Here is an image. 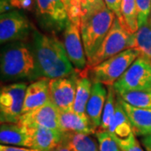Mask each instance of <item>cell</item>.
I'll return each instance as SVG.
<instances>
[{
  "label": "cell",
  "mask_w": 151,
  "mask_h": 151,
  "mask_svg": "<svg viewBox=\"0 0 151 151\" xmlns=\"http://www.w3.org/2000/svg\"><path fill=\"white\" fill-rule=\"evenodd\" d=\"M31 45L38 80L66 77L77 71L67 56L64 44L55 35L42 34L35 29Z\"/></svg>",
  "instance_id": "cell-1"
},
{
  "label": "cell",
  "mask_w": 151,
  "mask_h": 151,
  "mask_svg": "<svg viewBox=\"0 0 151 151\" xmlns=\"http://www.w3.org/2000/svg\"><path fill=\"white\" fill-rule=\"evenodd\" d=\"M0 72L3 81L38 80L32 45L25 40L5 44L1 50Z\"/></svg>",
  "instance_id": "cell-2"
},
{
  "label": "cell",
  "mask_w": 151,
  "mask_h": 151,
  "mask_svg": "<svg viewBox=\"0 0 151 151\" xmlns=\"http://www.w3.org/2000/svg\"><path fill=\"white\" fill-rule=\"evenodd\" d=\"M115 18V14L106 8L81 19L80 29L87 64L100 48L113 26Z\"/></svg>",
  "instance_id": "cell-3"
},
{
  "label": "cell",
  "mask_w": 151,
  "mask_h": 151,
  "mask_svg": "<svg viewBox=\"0 0 151 151\" xmlns=\"http://www.w3.org/2000/svg\"><path fill=\"white\" fill-rule=\"evenodd\" d=\"M139 56L138 50L128 49L98 65L88 68L87 73L92 81L100 82L104 86H113Z\"/></svg>",
  "instance_id": "cell-4"
},
{
  "label": "cell",
  "mask_w": 151,
  "mask_h": 151,
  "mask_svg": "<svg viewBox=\"0 0 151 151\" xmlns=\"http://www.w3.org/2000/svg\"><path fill=\"white\" fill-rule=\"evenodd\" d=\"M133 34L129 32L128 29L124 27L120 20L116 17L113 26L104 39L100 48L98 49L92 59L88 62L87 68L98 65L105 60L119 54L124 50L133 49Z\"/></svg>",
  "instance_id": "cell-5"
},
{
  "label": "cell",
  "mask_w": 151,
  "mask_h": 151,
  "mask_svg": "<svg viewBox=\"0 0 151 151\" xmlns=\"http://www.w3.org/2000/svg\"><path fill=\"white\" fill-rule=\"evenodd\" d=\"M35 15L40 27L55 35L64 31L69 20L63 0H35Z\"/></svg>",
  "instance_id": "cell-6"
},
{
  "label": "cell",
  "mask_w": 151,
  "mask_h": 151,
  "mask_svg": "<svg viewBox=\"0 0 151 151\" xmlns=\"http://www.w3.org/2000/svg\"><path fill=\"white\" fill-rule=\"evenodd\" d=\"M28 85L25 82H13L1 88V124H18L23 115L24 96Z\"/></svg>",
  "instance_id": "cell-7"
},
{
  "label": "cell",
  "mask_w": 151,
  "mask_h": 151,
  "mask_svg": "<svg viewBox=\"0 0 151 151\" xmlns=\"http://www.w3.org/2000/svg\"><path fill=\"white\" fill-rule=\"evenodd\" d=\"M113 86L117 94L151 90V60L139 56Z\"/></svg>",
  "instance_id": "cell-8"
},
{
  "label": "cell",
  "mask_w": 151,
  "mask_h": 151,
  "mask_svg": "<svg viewBox=\"0 0 151 151\" xmlns=\"http://www.w3.org/2000/svg\"><path fill=\"white\" fill-rule=\"evenodd\" d=\"M34 30L27 16L19 9L9 11L0 15L1 45L25 40Z\"/></svg>",
  "instance_id": "cell-9"
},
{
  "label": "cell",
  "mask_w": 151,
  "mask_h": 151,
  "mask_svg": "<svg viewBox=\"0 0 151 151\" xmlns=\"http://www.w3.org/2000/svg\"><path fill=\"white\" fill-rule=\"evenodd\" d=\"M77 72L78 71L66 77L50 80V101L59 111L65 112L73 110L76 83L79 75Z\"/></svg>",
  "instance_id": "cell-10"
},
{
  "label": "cell",
  "mask_w": 151,
  "mask_h": 151,
  "mask_svg": "<svg viewBox=\"0 0 151 151\" xmlns=\"http://www.w3.org/2000/svg\"><path fill=\"white\" fill-rule=\"evenodd\" d=\"M64 47L67 56L77 71L87 68V58L81 39L80 24L68 20L64 29Z\"/></svg>",
  "instance_id": "cell-11"
},
{
  "label": "cell",
  "mask_w": 151,
  "mask_h": 151,
  "mask_svg": "<svg viewBox=\"0 0 151 151\" xmlns=\"http://www.w3.org/2000/svg\"><path fill=\"white\" fill-rule=\"evenodd\" d=\"M18 124L29 128L40 127L50 129L60 130L59 110L51 101H50L40 108L24 113Z\"/></svg>",
  "instance_id": "cell-12"
},
{
  "label": "cell",
  "mask_w": 151,
  "mask_h": 151,
  "mask_svg": "<svg viewBox=\"0 0 151 151\" xmlns=\"http://www.w3.org/2000/svg\"><path fill=\"white\" fill-rule=\"evenodd\" d=\"M50 101V80L41 78L33 81L27 86L25 92L23 114L40 108Z\"/></svg>",
  "instance_id": "cell-13"
},
{
  "label": "cell",
  "mask_w": 151,
  "mask_h": 151,
  "mask_svg": "<svg viewBox=\"0 0 151 151\" xmlns=\"http://www.w3.org/2000/svg\"><path fill=\"white\" fill-rule=\"evenodd\" d=\"M27 128L30 134L31 148L39 151H52L63 139L64 133L60 130L40 127Z\"/></svg>",
  "instance_id": "cell-14"
},
{
  "label": "cell",
  "mask_w": 151,
  "mask_h": 151,
  "mask_svg": "<svg viewBox=\"0 0 151 151\" xmlns=\"http://www.w3.org/2000/svg\"><path fill=\"white\" fill-rule=\"evenodd\" d=\"M118 98L129 119L135 136L146 137L151 135V109L135 108L125 103L119 97Z\"/></svg>",
  "instance_id": "cell-15"
},
{
  "label": "cell",
  "mask_w": 151,
  "mask_h": 151,
  "mask_svg": "<svg viewBox=\"0 0 151 151\" xmlns=\"http://www.w3.org/2000/svg\"><path fill=\"white\" fill-rule=\"evenodd\" d=\"M108 88L100 83L92 81L91 96L86 106V113L96 128H100L102 116L108 97Z\"/></svg>",
  "instance_id": "cell-16"
},
{
  "label": "cell",
  "mask_w": 151,
  "mask_h": 151,
  "mask_svg": "<svg viewBox=\"0 0 151 151\" xmlns=\"http://www.w3.org/2000/svg\"><path fill=\"white\" fill-rule=\"evenodd\" d=\"M59 124L63 133H82L92 134L95 133L96 127L88 117H83L73 110L59 111Z\"/></svg>",
  "instance_id": "cell-17"
},
{
  "label": "cell",
  "mask_w": 151,
  "mask_h": 151,
  "mask_svg": "<svg viewBox=\"0 0 151 151\" xmlns=\"http://www.w3.org/2000/svg\"><path fill=\"white\" fill-rule=\"evenodd\" d=\"M1 145L31 148V139L29 129L19 124H1Z\"/></svg>",
  "instance_id": "cell-18"
},
{
  "label": "cell",
  "mask_w": 151,
  "mask_h": 151,
  "mask_svg": "<svg viewBox=\"0 0 151 151\" xmlns=\"http://www.w3.org/2000/svg\"><path fill=\"white\" fill-rule=\"evenodd\" d=\"M104 0H73L67 8L70 21L81 24L82 18L106 9Z\"/></svg>",
  "instance_id": "cell-19"
},
{
  "label": "cell",
  "mask_w": 151,
  "mask_h": 151,
  "mask_svg": "<svg viewBox=\"0 0 151 151\" xmlns=\"http://www.w3.org/2000/svg\"><path fill=\"white\" fill-rule=\"evenodd\" d=\"M92 81L88 76L87 69L85 70L84 74L79 73L76 83L75 101L73 105V111L83 117L86 115V106L91 96Z\"/></svg>",
  "instance_id": "cell-20"
},
{
  "label": "cell",
  "mask_w": 151,
  "mask_h": 151,
  "mask_svg": "<svg viewBox=\"0 0 151 151\" xmlns=\"http://www.w3.org/2000/svg\"><path fill=\"white\" fill-rule=\"evenodd\" d=\"M107 131L110 134L119 139H126L134 133L129 119L124 112L119 98L117 101L115 113L110 122Z\"/></svg>",
  "instance_id": "cell-21"
},
{
  "label": "cell",
  "mask_w": 151,
  "mask_h": 151,
  "mask_svg": "<svg viewBox=\"0 0 151 151\" xmlns=\"http://www.w3.org/2000/svg\"><path fill=\"white\" fill-rule=\"evenodd\" d=\"M134 46L139 56L151 60V24L150 19L133 34Z\"/></svg>",
  "instance_id": "cell-22"
},
{
  "label": "cell",
  "mask_w": 151,
  "mask_h": 151,
  "mask_svg": "<svg viewBox=\"0 0 151 151\" xmlns=\"http://www.w3.org/2000/svg\"><path fill=\"white\" fill-rule=\"evenodd\" d=\"M63 139L71 151H99V146L90 134L82 133H64Z\"/></svg>",
  "instance_id": "cell-23"
},
{
  "label": "cell",
  "mask_w": 151,
  "mask_h": 151,
  "mask_svg": "<svg viewBox=\"0 0 151 151\" xmlns=\"http://www.w3.org/2000/svg\"><path fill=\"white\" fill-rule=\"evenodd\" d=\"M121 24L131 34L139 29L138 9L136 0H122L121 4Z\"/></svg>",
  "instance_id": "cell-24"
},
{
  "label": "cell",
  "mask_w": 151,
  "mask_h": 151,
  "mask_svg": "<svg viewBox=\"0 0 151 151\" xmlns=\"http://www.w3.org/2000/svg\"><path fill=\"white\" fill-rule=\"evenodd\" d=\"M119 98L133 107L151 109V90L132 91L117 94Z\"/></svg>",
  "instance_id": "cell-25"
},
{
  "label": "cell",
  "mask_w": 151,
  "mask_h": 151,
  "mask_svg": "<svg viewBox=\"0 0 151 151\" xmlns=\"http://www.w3.org/2000/svg\"><path fill=\"white\" fill-rule=\"evenodd\" d=\"M108 97H107V101L103 108L102 122H101V126H100V130H104V131L108 130L110 122L115 113L116 105H117V101H118V96L113 86H108Z\"/></svg>",
  "instance_id": "cell-26"
},
{
  "label": "cell",
  "mask_w": 151,
  "mask_h": 151,
  "mask_svg": "<svg viewBox=\"0 0 151 151\" xmlns=\"http://www.w3.org/2000/svg\"><path fill=\"white\" fill-rule=\"evenodd\" d=\"M99 151H121L118 143L108 131L98 130L96 133Z\"/></svg>",
  "instance_id": "cell-27"
},
{
  "label": "cell",
  "mask_w": 151,
  "mask_h": 151,
  "mask_svg": "<svg viewBox=\"0 0 151 151\" xmlns=\"http://www.w3.org/2000/svg\"><path fill=\"white\" fill-rule=\"evenodd\" d=\"M113 137L118 143V145L121 151H145L136 139V137L134 133L131 134L126 139H119L114 136Z\"/></svg>",
  "instance_id": "cell-28"
},
{
  "label": "cell",
  "mask_w": 151,
  "mask_h": 151,
  "mask_svg": "<svg viewBox=\"0 0 151 151\" xmlns=\"http://www.w3.org/2000/svg\"><path fill=\"white\" fill-rule=\"evenodd\" d=\"M139 27L149 20L151 13V0H136Z\"/></svg>",
  "instance_id": "cell-29"
},
{
  "label": "cell",
  "mask_w": 151,
  "mask_h": 151,
  "mask_svg": "<svg viewBox=\"0 0 151 151\" xmlns=\"http://www.w3.org/2000/svg\"><path fill=\"white\" fill-rule=\"evenodd\" d=\"M104 2L108 9L113 12L119 19H121L122 0H104Z\"/></svg>",
  "instance_id": "cell-30"
},
{
  "label": "cell",
  "mask_w": 151,
  "mask_h": 151,
  "mask_svg": "<svg viewBox=\"0 0 151 151\" xmlns=\"http://www.w3.org/2000/svg\"><path fill=\"white\" fill-rule=\"evenodd\" d=\"M0 151H39L33 148L29 147H19V146H12L1 145H0Z\"/></svg>",
  "instance_id": "cell-31"
},
{
  "label": "cell",
  "mask_w": 151,
  "mask_h": 151,
  "mask_svg": "<svg viewBox=\"0 0 151 151\" xmlns=\"http://www.w3.org/2000/svg\"><path fill=\"white\" fill-rule=\"evenodd\" d=\"M142 145L145 147V151H151V135L144 137L142 139Z\"/></svg>",
  "instance_id": "cell-32"
},
{
  "label": "cell",
  "mask_w": 151,
  "mask_h": 151,
  "mask_svg": "<svg viewBox=\"0 0 151 151\" xmlns=\"http://www.w3.org/2000/svg\"><path fill=\"white\" fill-rule=\"evenodd\" d=\"M64 137V136H63ZM52 151H71L68 145L65 143V141L64 139H62L61 143L59 145L57 146L55 149H54Z\"/></svg>",
  "instance_id": "cell-33"
},
{
  "label": "cell",
  "mask_w": 151,
  "mask_h": 151,
  "mask_svg": "<svg viewBox=\"0 0 151 151\" xmlns=\"http://www.w3.org/2000/svg\"><path fill=\"white\" fill-rule=\"evenodd\" d=\"M73 0H63V2H64V4H65V7H66V9H67V8L69 7V5L70 4V3L72 2Z\"/></svg>",
  "instance_id": "cell-34"
},
{
  "label": "cell",
  "mask_w": 151,
  "mask_h": 151,
  "mask_svg": "<svg viewBox=\"0 0 151 151\" xmlns=\"http://www.w3.org/2000/svg\"><path fill=\"white\" fill-rule=\"evenodd\" d=\"M150 19V24H151V13H150V19Z\"/></svg>",
  "instance_id": "cell-35"
}]
</instances>
